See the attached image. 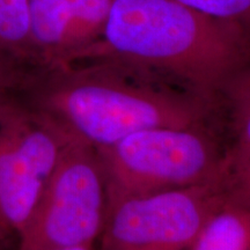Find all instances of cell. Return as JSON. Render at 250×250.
Instances as JSON below:
<instances>
[{
  "mask_svg": "<svg viewBox=\"0 0 250 250\" xmlns=\"http://www.w3.org/2000/svg\"><path fill=\"white\" fill-rule=\"evenodd\" d=\"M1 242H2V240L0 239V250H2V247H1Z\"/></svg>",
  "mask_w": 250,
  "mask_h": 250,
  "instance_id": "cell-14",
  "label": "cell"
},
{
  "mask_svg": "<svg viewBox=\"0 0 250 250\" xmlns=\"http://www.w3.org/2000/svg\"><path fill=\"white\" fill-rule=\"evenodd\" d=\"M225 145L206 126H155L96 149L108 202L213 183Z\"/></svg>",
  "mask_w": 250,
  "mask_h": 250,
  "instance_id": "cell-3",
  "label": "cell"
},
{
  "mask_svg": "<svg viewBox=\"0 0 250 250\" xmlns=\"http://www.w3.org/2000/svg\"><path fill=\"white\" fill-rule=\"evenodd\" d=\"M208 17L250 31V0H179Z\"/></svg>",
  "mask_w": 250,
  "mask_h": 250,
  "instance_id": "cell-12",
  "label": "cell"
},
{
  "mask_svg": "<svg viewBox=\"0 0 250 250\" xmlns=\"http://www.w3.org/2000/svg\"><path fill=\"white\" fill-rule=\"evenodd\" d=\"M107 187L98 151L74 138L39 204L19 234L17 250L94 245L107 213Z\"/></svg>",
  "mask_w": 250,
  "mask_h": 250,
  "instance_id": "cell-5",
  "label": "cell"
},
{
  "mask_svg": "<svg viewBox=\"0 0 250 250\" xmlns=\"http://www.w3.org/2000/svg\"><path fill=\"white\" fill-rule=\"evenodd\" d=\"M74 138L0 87V239L23 229Z\"/></svg>",
  "mask_w": 250,
  "mask_h": 250,
  "instance_id": "cell-4",
  "label": "cell"
},
{
  "mask_svg": "<svg viewBox=\"0 0 250 250\" xmlns=\"http://www.w3.org/2000/svg\"><path fill=\"white\" fill-rule=\"evenodd\" d=\"M224 202L213 183L108 202L101 250H188Z\"/></svg>",
  "mask_w": 250,
  "mask_h": 250,
  "instance_id": "cell-6",
  "label": "cell"
},
{
  "mask_svg": "<svg viewBox=\"0 0 250 250\" xmlns=\"http://www.w3.org/2000/svg\"><path fill=\"white\" fill-rule=\"evenodd\" d=\"M213 184L225 201L250 212V148L226 143Z\"/></svg>",
  "mask_w": 250,
  "mask_h": 250,
  "instance_id": "cell-11",
  "label": "cell"
},
{
  "mask_svg": "<svg viewBox=\"0 0 250 250\" xmlns=\"http://www.w3.org/2000/svg\"><path fill=\"white\" fill-rule=\"evenodd\" d=\"M188 250H250V212L224 199Z\"/></svg>",
  "mask_w": 250,
  "mask_h": 250,
  "instance_id": "cell-9",
  "label": "cell"
},
{
  "mask_svg": "<svg viewBox=\"0 0 250 250\" xmlns=\"http://www.w3.org/2000/svg\"><path fill=\"white\" fill-rule=\"evenodd\" d=\"M51 250H101L100 247L94 245H79V246H70V247H62V248H56Z\"/></svg>",
  "mask_w": 250,
  "mask_h": 250,
  "instance_id": "cell-13",
  "label": "cell"
},
{
  "mask_svg": "<svg viewBox=\"0 0 250 250\" xmlns=\"http://www.w3.org/2000/svg\"><path fill=\"white\" fill-rule=\"evenodd\" d=\"M229 142L250 148V59L228 78L217 101Z\"/></svg>",
  "mask_w": 250,
  "mask_h": 250,
  "instance_id": "cell-10",
  "label": "cell"
},
{
  "mask_svg": "<svg viewBox=\"0 0 250 250\" xmlns=\"http://www.w3.org/2000/svg\"><path fill=\"white\" fill-rule=\"evenodd\" d=\"M30 65L6 73L0 86L81 142L101 149L155 126H206L214 108L148 73L107 61Z\"/></svg>",
  "mask_w": 250,
  "mask_h": 250,
  "instance_id": "cell-1",
  "label": "cell"
},
{
  "mask_svg": "<svg viewBox=\"0 0 250 250\" xmlns=\"http://www.w3.org/2000/svg\"><path fill=\"white\" fill-rule=\"evenodd\" d=\"M249 59L250 31L242 27L179 0H115L101 39L77 62L162 74L214 108L228 78Z\"/></svg>",
  "mask_w": 250,
  "mask_h": 250,
  "instance_id": "cell-2",
  "label": "cell"
},
{
  "mask_svg": "<svg viewBox=\"0 0 250 250\" xmlns=\"http://www.w3.org/2000/svg\"><path fill=\"white\" fill-rule=\"evenodd\" d=\"M33 62L29 0H0V73Z\"/></svg>",
  "mask_w": 250,
  "mask_h": 250,
  "instance_id": "cell-8",
  "label": "cell"
},
{
  "mask_svg": "<svg viewBox=\"0 0 250 250\" xmlns=\"http://www.w3.org/2000/svg\"><path fill=\"white\" fill-rule=\"evenodd\" d=\"M115 0H29L33 65L79 61L101 39Z\"/></svg>",
  "mask_w": 250,
  "mask_h": 250,
  "instance_id": "cell-7",
  "label": "cell"
}]
</instances>
